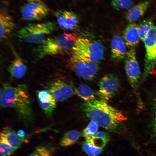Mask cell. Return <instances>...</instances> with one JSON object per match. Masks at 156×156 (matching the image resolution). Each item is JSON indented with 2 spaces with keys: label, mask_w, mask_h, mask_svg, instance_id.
<instances>
[{
  "label": "cell",
  "mask_w": 156,
  "mask_h": 156,
  "mask_svg": "<svg viewBox=\"0 0 156 156\" xmlns=\"http://www.w3.org/2000/svg\"><path fill=\"white\" fill-rule=\"evenodd\" d=\"M0 105L15 110L19 119L30 121L33 119L31 102L25 84L16 86L4 83L1 89Z\"/></svg>",
  "instance_id": "6da1fadb"
},
{
  "label": "cell",
  "mask_w": 156,
  "mask_h": 156,
  "mask_svg": "<svg viewBox=\"0 0 156 156\" xmlns=\"http://www.w3.org/2000/svg\"><path fill=\"white\" fill-rule=\"evenodd\" d=\"M82 107L91 121L110 131H115L125 119L119 110L102 100L86 102Z\"/></svg>",
  "instance_id": "7a4b0ae2"
},
{
  "label": "cell",
  "mask_w": 156,
  "mask_h": 156,
  "mask_svg": "<svg viewBox=\"0 0 156 156\" xmlns=\"http://www.w3.org/2000/svg\"><path fill=\"white\" fill-rule=\"evenodd\" d=\"M76 34L63 33L57 36L48 37L34 50L35 56L40 59L47 56L68 53L72 51L77 40Z\"/></svg>",
  "instance_id": "3957f363"
},
{
  "label": "cell",
  "mask_w": 156,
  "mask_h": 156,
  "mask_svg": "<svg viewBox=\"0 0 156 156\" xmlns=\"http://www.w3.org/2000/svg\"><path fill=\"white\" fill-rule=\"evenodd\" d=\"M57 28L56 23L54 22L29 23L19 29L17 36L21 41L38 44L49 37Z\"/></svg>",
  "instance_id": "277c9868"
},
{
  "label": "cell",
  "mask_w": 156,
  "mask_h": 156,
  "mask_svg": "<svg viewBox=\"0 0 156 156\" xmlns=\"http://www.w3.org/2000/svg\"><path fill=\"white\" fill-rule=\"evenodd\" d=\"M72 52L73 55L99 64L104 58V49L103 45L99 41L87 38H79Z\"/></svg>",
  "instance_id": "5b68a950"
},
{
  "label": "cell",
  "mask_w": 156,
  "mask_h": 156,
  "mask_svg": "<svg viewBox=\"0 0 156 156\" xmlns=\"http://www.w3.org/2000/svg\"><path fill=\"white\" fill-rule=\"evenodd\" d=\"M143 42L146 53L142 82L145 80L156 66V24L151 27Z\"/></svg>",
  "instance_id": "8992f818"
},
{
  "label": "cell",
  "mask_w": 156,
  "mask_h": 156,
  "mask_svg": "<svg viewBox=\"0 0 156 156\" xmlns=\"http://www.w3.org/2000/svg\"><path fill=\"white\" fill-rule=\"evenodd\" d=\"M69 65L78 76L90 81L94 79L99 68L98 64L74 55L70 58Z\"/></svg>",
  "instance_id": "52a82bcc"
},
{
  "label": "cell",
  "mask_w": 156,
  "mask_h": 156,
  "mask_svg": "<svg viewBox=\"0 0 156 156\" xmlns=\"http://www.w3.org/2000/svg\"><path fill=\"white\" fill-rule=\"evenodd\" d=\"M99 86V90L96 94L102 100H109L118 92L120 87L119 79L114 74H106L100 80Z\"/></svg>",
  "instance_id": "ba28073f"
},
{
  "label": "cell",
  "mask_w": 156,
  "mask_h": 156,
  "mask_svg": "<svg viewBox=\"0 0 156 156\" xmlns=\"http://www.w3.org/2000/svg\"><path fill=\"white\" fill-rule=\"evenodd\" d=\"M135 49L127 52L125 58L124 66L130 84L134 89L138 87L140 78V70L137 60Z\"/></svg>",
  "instance_id": "9c48e42d"
},
{
  "label": "cell",
  "mask_w": 156,
  "mask_h": 156,
  "mask_svg": "<svg viewBox=\"0 0 156 156\" xmlns=\"http://www.w3.org/2000/svg\"><path fill=\"white\" fill-rule=\"evenodd\" d=\"M21 14L23 19L29 21H38L45 17L49 9L43 2L39 1L30 2L23 6Z\"/></svg>",
  "instance_id": "30bf717a"
},
{
  "label": "cell",
  "mask_w": 156,
  "mask_h": 156,
  "mask_svg": "<svg viewBox=\"0 0 156 156\" xmlns=\"http://www.w3.org/2000/svg\"><path fill=\"white\" fill-rule=\"evenodd\" d=\"M47 90L56 101H63L75 94V88L71 85L60 80L51 82Z\"/></svg>",
  "instance_id": "8fae6325"
},
{
  "label": "cell",
  "mask_w": 156,
  "mask_h": 156,
  "mask_svg": "<svg viewBox=\"0 0 156 156\" xmlns=\"http://www.w3.org/2000/svg\"><path fill=\"white\" fill-rule=\"evenodd\" d=\"M55 15L58 25L64 29L73 30L78 26L79 23L78 16L73 12L66 10H58L55 12Z\"/></svg>",
  "instance_id": "7c38bea8"
},
{
  "label": "cell",
  "mask_w": 156,
  "mask_h": 156,
  "mask_svg": "<svg viewBox=\"0 0 156 156\" xmlns=\"http://www.w3.org/2000/svg\"><path fill=\"white\" fill-rule=\"evenodd\" d=\"M111 43V60L118 62L125 59L127 52L123 38L119 35H115L112 37Z\"/></svg>",
  "instance_id": "4fadbf2b"
},
{
  "label": "cell",
  "mask_w": 156,
  "mask_h": 156,
  "mask_svg": "<svg viewBox=\"0 0 156 156\" xmlns=\"http://www.w3.org/2000/svg\"><path fill=\"white\" fill-rule=\"evenodd\" d=\"M37 96L39 105L44 114L47 116H51L56 106L55 99L47 90L38 91Z\"/></svg>",
  "instance_id": "5bb4252c"
},
{
  "label": "cell",
  "mask_w": 156,
  "mask_h": 156,
  "mask_svg": "<svg viewBox=\"0 0 156 156\" xmlns=\"http://www.w3.org/2000/svg\"><path fill=\"white\" fill-rule=\"evenodd\" d=\"M122 38L129 48L135 49L140 42L138 25L135 23H129L122 32Z\"/></svg>",
  "instance_id": "9a60e30c"
},
{
  "label": "cell",
  "mask_w": 156,
  "mask_h": 156,
  "mask_svg": "<svg viewBox=\"0 0 156 156\" xmlns=\"http://www.w3.org/2000/svg\"><path fill=\"white\" fill-rule=\"evenodd\" d=\"M0 40L7 39L14 30L15 25L12 18L6 12L2 11L0 14Z\"/></svg>",
  "instance_id": "2e32d148"
},
{
  "label": "cell",
  "mask_w": 156,
  "mask_h": 156,
  "mask_svg": "<svg viewBox=\"0 0 156 156\" xmlns=\"http://www.w3.org/2000/svg\"><path fill=\"white\" fill-rule=\"evenodd\" d=\"M150 3V0H146L131 8L125 14L126 19L130 23H135L144 16Z\"/></svg>",
  "instance_id": "e0dca14e"
},
{
  "label": "cell",
  "mask_w": 156,
  "mask_h": 156,
  "mask_svg": "<svg viewBox=\"0 0 156 156\" xmlns=\"http://www.w3.org/2000/svg\"><path fill=\"white\" fill-rule=\"evenodd\" d=\"M0 137L4 139L16 150L19 148L23 143L28 142L25 138L20 137L11 128H4L0 133Z\"/></svg>",
  "instance_id": "ac0fdd59"
},
{
  "label": "cell",
  "mask_w": 156,
  "mask_h": 156,
  "mask_svg": "<svg viewBox=\"0 0 156 156\" xmlns=\"http://www.w3.org/2000/svg\"><path fill=\"white\" fill-rule=\"evenodd\" d=\"M11 62L8 70L11 76L16 79L23 77L26 73L27 68L21 58L16 53Z\"/></svg>",
  "instance_id": "d6986e66"
},
{
  "label": "cell",
  "mask_w": 156,
  "mask_h": 156,
  "mask_svg": "<svg viewBox=\"0 0 156 156\" xmlns=\"http://www.w3.org/2000/svg\"><path fill=\"white\" fill-rule=\"evenodd\" d=\"M75 94L87 102H92L95 100V93L88 86L84 84L79 85L75 88Z\"/></svg>",
  "instance_id": "ffe728a7"
},
{
  "label": "cell",
  "mask_w": 156,
  "mask_h": 156,
  "mask_svg": "<svg viewBox=\"0 0 156 156\" xmlns=\"http://www.w3.org/2000/svg\"><path fill=\"white\" fill-rule=\"evenodd\" d=\"M80 132L76 130H72L65 133L60 141V144L67 146L74 144L80 136Z\"/></svg>",
  "instance_id": "44dd1931"
},
{
  "label": "cell",
  "mask_w": 156,
  "mask_h": 156,
  "mask_svg": "<svg viewBox=\"0 0 156 156\" xmlns=\"http://www.w3.org/2000/svg\"><path fill=\"white\" fill-rule=\"evenodd\" d=\"M154 25L153 22L150 19L144 20L138 25L139 36L142 41H144L149 31Z\"/></svg>",
  "instance_id": "7402d4cb"
},
{
  "label": "cell",
  "mask_w": 156,
  "mask_h": 156,
  "mask_svg": "<svg viewBox=\"0 0 156 156\" xmlns=\"http://www.w3.org/2000/svg\"><path fill=\"white\" fill-rule=\"evenodd\" d=\"M83 149L90 156H96L101 153L103 149L95 147L89 140L83 142L82 144Z\"/></svg>",
  "instance_id": "603a6c76"
},
{
  "label": "cell",
  "mask_w": 156,
  "mask_h": 156,
  "mask_svg": "<svg viewBox=\"0 0 156 156\" xmlns=\"http://www.w3.org/2000/svg\"><path fill=\"white\" fill-rule=\"evenodd\" d=\"M98 126L95 122L91 121L83 130L82 135L87 140H91L97 131Z\"/></svg>",
  "instance_id": "cb8c5ba5"
},
{
  "label": "cell",
  "mask_w": 156,
  "mask_h": 156,
  "mask_svg": "<svg viewBox=\"0 0 156 156\" xmlns=\"http://www.w3.org/2000/svg\"><path fill=\"white\" fill-rule=\"evenodd\" d=\"M15 150L4 139L0 137V156H11Z\"/></svg>",
  "instance_id": "d4e9b609"
},
{
  "label": "cell",
  "mask_w": 156,
  "mask_h": 156,
  "mask_svg": "<svg viewBox=\"0 0 156 156\" xmlns=\"http://www.w3.org/2000/svg\"><path fill=\"white\" fill-rule=\"evenodd\" d=\"M111 5L117 10L130 8L133 5L132 0H112Z\"/></svg>",
  "instance_id": "484cf974"
},
{
  "label": "cell",
  "mask_w": 156,
  "mask_h": 156,
  "mask_svg": "<svg viewBox=\"0 0 156 156\" xmlns=\"http://www.w3.org/2000/svg\"><path fill=\"white\" fill-rule=\"evenodd\" d=\"M51 152L46 147L40 146L37 147L28 156H51Z\"/></svg>",
  "instance_id": "4316f807"
},
{
  "label": "cell",
  "mask_w": 156,
  "mask_h": 156,
  "mask_svg": "<svg viewBox=\"0 0 156 156\" xmlns=\"http://www.w3.org/2000/svg\"><path fill=\"white\" fill-rule=\"evenodd\" d=\"M89 140L95 147L102 149L103 148L108 142L102 138L94 137H93L91 140Z\"/></svg>",
  "instance_id": "83f0119b"
},
{
  "label": "cell",
  "mask_w": 156,
  "mask_h": 156,
  "mask_svg": "<svg viewBox=\"0 0 156 156\" xmlns=\"http://www.w3.org/2000/svg\"><path fill=\"white\" fill-rule=\"evenodd\" d=\"M153 117L152 124L153 129L156 134V101H154L152 105Z\"/></svg>",
  "instance_id": "f1b7e54d"
},
{
  "label": "cell",
  "mask_w": 156,
  "mask_h": 156,
  "mask_svg": "<svg viewBox=\"0 0 156 156\" xmlns=\"http://www.w3.org/2000/svg\"><path fill=\"white\" fill-rule=\"evenodd\" d=\"M93 137L95 138H103L109 141V138L108 134L106 133L103 131H100L96 133Z\"/></svg>",
  "instance_id": "f546056e"
},
{
  "label": "cell",
  "mask_w": 156,
  "mask_h": 156,
  "mask_svg": "<svg viewBox=\"0 0 156 156\" xmlns=\"http://www.w3.org/2000/svg\"><path fill=\"white\" fill-rule=\"evenodd\" d=\"M20 137L22 138H25V132L22 129L18 130L16 133Z\"/></svg>",
  "instance_id": "4dcf8cb0"
},
{
  "label": "cell",
  "mask_w": 156,
  "mask_h": 156,
  "mask_svg": "<svg viewBox=\"0 0 156 156\" xmlns=\"http://www.w3.org/2000/svg\"><path fill=\"white\" fill-rule=\"evenodd\" d=\"M28 0L30 1V2L36 1H40V0Z\"/></svg>",
  "instance_id": "1f68e13d"
}]
</instances>
